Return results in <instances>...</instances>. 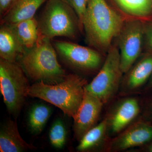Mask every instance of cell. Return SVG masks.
Here are the masks:
<instances>
[{
	"label": "cell",
	"mask_w": 152,
	"mask_h": 152,
	"mask_svg": "<svg viewBox=\"0 0 152 152\" xmlns=\"http://www.w3.org/2000/svg\"><path fill=\"white\" fill-rule=\"evenodd\" d=\"M30 87L20 64L0 59V88L4 102L11 114L16 115L19 113Z\"/></svg>",
	"instance_id": "5b68a950"
},
{
	"label": "cell",
	"mask_w": 152,
	"mask_h": 152,
	"mask_svg": "<svg viewBox=\"0 0 152 152\" xmlns=\"http://www.w3.org/2000/svg\"><path fill=\"white\" fill-rule=\"evenodd\" d=\"M144 47L147 51H152V20L144 22Z\"/></svg>",
	"instance_id": "7402d4cb"
},
{
	"label": "cell",
	"mask_w": 152,
	"mask_h": 152,
	"mask_svg": "<svg viewBox=\"0 0 152 152\" xmlns=\"http://www.w3.org/2000/svg\"><path fill=\"white\" fill-rule=\"evenodd\" d=\"M119 51L116 44L107 53L99 72L86 89L107 103L117 93L122 81Z\"/></svg>",
	"instance_id": "8992f818"
},
{
	"label": "cell",
	"mask_w": 152,
	"mask_h": 152,
	"mask_svg": "<svg viewBox=\"0 0 152 152\" xmlns=\"http://www.w3.org/2000/svg\"><path fill=\"white\" fill-rule=\"evenodd\" d=\"M66 131L64 124L58 119L53 124L49 132V139L53 147L56 149L62 148L66 143Z\"/></svg>",
	"instance_id": "ffe728a7"
},
{
	"label": "cell",
	"mask_w": 152,
	"mask_h": 152,
	"mask_svg": "<svg viewBox=\"0 0 152 152\" xmlns=\"http://www.w3.org/2000/svg\"><path fill=\"white\" fill-rule=\"evenodd\" d=\"M108 131L107 118L88 131L80 140L77 149L86 152L94 149L104 143Z\"/></svg>",
	"instance_id": "2e32d148"
},
{
	"label": "cell",
	"mask_w": 152,
	"mask_h": 152,
	"mask_svg": "<svg viewBox=\"0 0 152 152\" xmlns=\"http://www.w3.org/2000/svg\"><path fill=\"white\" fill-rule=\"evenodd\" d=\"M50 39L39 37L34 46L26 49L19 59L25 72L33 80L56 84L65 77Z\"/></svg>",
	"instance_id": "3957f363"
},
{
	"label": "cell",
	"mask_w": 152,
	"mask_h": 152,
	"mask_svg": "<svg viewBox=\"0 0 152 152\" xmlns=\"http://www.w3.org/2000/svg\"><path fill=\"white\" fill-rule=\"evenodd\" d=\"M125 21L106 0H88L83 24L86 42L102 54L107 55Z\"/></svg>",
	"instance_id": "6da1fadb"
},
{
	"label": "cell",
	"mask_w": 152,
	"mask_h": 152,
	"mask_svg": "<svg viewBox=\"0 0 152 152\" xmlns=\"http://www.w3.org/2000/svg\"><path fill=\"white\" fill-rule=\"evenodd\" d=\"M38 21L39 37L75 40L81 32L75 12L64 0H48Z\"/></svg>",
	"instance_id": "277c9868"
},
{
	"label": "cell",
	"mask_w": 152,
	"mask_h": 152,
	"mask_svg": "<svg viewBox=\"0 0 152 152\" xmlns=\"http://www.w3.org/2000/svg\"><path fill=\"white\" fill-rule=\"evenodd\" d=\"M146 151L148 152H152V142L147 147Z\"/></svg>",
	"instance_id": "cb8c5ba5"
},
{
	"label": "cell",
	"mask_w": 152,
	"mask_h": 152,
	"mask_svg": "<svg viewBox=\"0 0 152 152\" xmlns=\"http://www.w3.org/2000/svg\"></svg>",
	"instance_id": "484cf974"
},
{
	"label": "cell",
	"mask_w": 152,
	"mask_h": 152,
	"mask_svg": "<svg viewBox=\"0 0 152 152\" xmlns=\"http://www.w3.org/2000/svg\"><path fill=\"white\" fill-rule=\"evenodd\" d=\"M52 113V109L45 104H35L30 110L28 124L30 131L34 135L39 134L44 129Z\"/></svg>",
	"instance_id": "ac0fdd59"
},
{
	"label": "cell",
	"mask_w": 152,
	"mask_h": 152,
	"mask_svg": "<svg viewBox=\"0 0 152 152\" xmlns=\"http://www.w3.org/2000/svg\"><path fill=\"white\" fill-rule=\"evenodd\" d=\"M15 0H0V15L1 18L9 10Z\"/></svg>",
	"instance_id": "603a6c76"
},
{
	"label": "cell",
	"mask_w": 152,
	"mask_h": 152,
	"mask_svg": "<svg viewBox=\"0 0 152 152\" xmlns=\"http://www.w3.org/2000/svg\"><path fill=\"white\" fill-rule=\"evenodd\" d=\"M152 140V126L137 122L131 125L110 142L109 150L121 151L130 148L143 145Z\"/></svg>",
	"instance_id": "30bf717a"
},
{
	"label": "cell",
	"mask_w": 152,
	"mask_h": 152,
	"mask_svg": "<svg viewBox=\"0 0 152 152\" xmlns=\"http://www.w3.org/2000/svg\"><path fill=\"white\" fill-rule=\"evenodd\" d=\"M1 25V58L9 61L17 62L24 53L26 49L22 45L11 25Z\"/></svg>",
	"instance_id": "4fadbf2b"
},
{
	"label": "cell",
	"mask_w": 152,
	"mask_h": 152,
	"mask_svg": "<svg viewBox=\"0 0 152 152\" xmlns=\"http://www.w3.org/2000/svg\"><path fill=\"white\" fill-rule=\"evenodd\" d=\"M104 104L99 98L85 88L83 99L73 119L74 132L77 140H80L88 131L96 126Z\"/></svg>",
	"instance_id": "9c48e42d"
},
{
	"label": "cell",
	"mask_w": 152,
	"mask_h": 152,
	"mask_svg": "<svg viewBox=\"0 0 152 152\" xmlns=\"http://www.w3.org/2000/svg\"><path fill=\"white\" fill-rule=\"evenodd\" d=\"M53 45L60 56L76 69L93 71L103 64L102 54L91 47L60 40L54 41Z\"/></svg>",
	"instance_id": "ba28073f"
},
{
	"label": "cell",
	"mask_w": 152,
	"mask_h": 152,
	"mask_svg": "<svg viewBox=\"0 0 152 152\" xmlns=\"http://www.w3.org/2000/svg\"><path fill=\"white\" fill-rule=\"evenodd\" d=\"M87 85L85 79L70 74L56 84L38 82L30 87L28 95L54 105L74 119L83 99Z\"/></svg>",
	"instance_id": "7a4b0ae2"
},
{
	"label": "cell",
	"mask_w": 152,
	"mask_h": 152,
	"mask_svg": "<svg viewBox=\"0 0 152 152\" xmlns=\"http://www.w3.org/2000/svg\"><path fill=\"white\" fill-rule=\"evenodd\" d=\"M35 148L23 140L19 132L16 124L13 121H8L1 127V152H22Z\"/></svg>",
	"instance_id": "5bb4252c"
},
{
	"label": "cell",
	"mask_w": 152,
	"mask_h": 152,
	"mask_svg": "<svg viewBox=\"0 0 152 152\" xmlns=\"http://www.w3.org/2000/svg\"><path fill=\"white\" fill-rule=\"evenodd\" d=\"M48 0H15L1 18V24L12 25L34 18L38 9Z\"/></svg>",
	"instance_id": "9a60e30c"
},
{
	"label": "cell",
	"mask_w": 152,
	"mask_h": 152,
	"mask_svg": "<svg viewBox=\"0 0 152 152\" xmlns=\"http://www.w3.org/2000/svg\"><path fill=\"white\" fill-rule=\"evenodd\" d=\"M140 111V105L137 99H124L115 107L110 116L107 118L108 131L113 134L121 132L135 118Z\"/></svg>",
	"instance_id": "8fae6325"
},
{
	"label": "cell",
	"mask_w": 152,
	"mask_h": 152,
	"mask_svg": "<svg viewBox=\"0 0 152 152\" xmlns=\"http://www.w3.org/2000/svg\"><path fill=\"white\" fill-rule=\"evenodd\" d=\"M140 56L126 73L122 81L126 92L134 91L142 86L152 75V51Z\"/></svg>",
	"instance_id": "7c38bea8"
},
{
	"label": "cell",
	"mask_w": 152,
	"mask_h": 152,
	"mask_svg": "<svg viewBox=\"0 0 152 152\" xmlns=\"http://www.w3.org/2000/svg\"><path fill=\"white\" fill-rule=\"evenodd\" d=\"M121 10L134 18L141 19L151 15L152 0H115Z\"/></svg>",
	"instance_id": "d6986e66"
},
{
	"label": "cell",
	"mask_w": 152,
	"mask_h": 152,
	"mask_svg": "<svg viewBox=\"0 0 152 152\" xmlns=\"http://www.w3.org/2000/svg\"><path fill=\"white\" fill-rule=\"evenodd\" d=\"M73 9L78 18L81 32L83 31V24L86 12L88 0H64Z\"/></svg>",
	"instance_id": "44dd1931"
},
{
	"label": "cell",
	"mask_w": 152,
	"mask_h": 152,
	"mask_svg": "<svg viewBox=\"0 0 152 152\" xmlns=\"http://www.w3.org/2000/svg\"><path fill=\"white\" fill-rule=\"evenodd\" d=\"M116 39L121 69L126 74L140 56L144 49V21L134 18L125 20Z\"/></svg>",
	"instance_id": "52a82bcc"
},
{
	"label": "cell",
	"mask_w": 152,
	"mask_h": 152,
	"mask_svg": "<svg viewBox=\"0 0 152 152\" xmlns=\"http://www.w3.org/2000/svg\"><path fill=\"white\" fill-rule=\"evenodd\" d=\"M26 49L34 45L39 38L38 21L34 18L10 25Z\"/></svg>",
	"instance_id": "e0dca14e"
},
{
	"label": "cell",
	"mask_w": 152,
	"mask_h": 152,
	"mask_svg": "<svg viewBox=\"0 0 152 152\" xmlns=\"http://www.w3.org/2000/svg\"><path fill=\"white\" fill-rule=\"evenodd\" d=\"M151 113L152 114V104L151 105Z\"/></svg>",
	"instance_id": "d4e9b609"
}]
</instances>
